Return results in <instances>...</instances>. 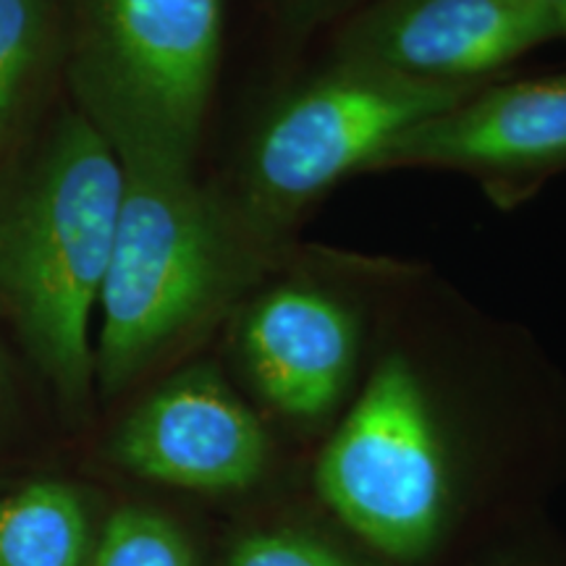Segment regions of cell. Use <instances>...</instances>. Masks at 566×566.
<instances>
[{"label":"cell","mask_w":566,"mask_h":566,"mask_svg":"<svg viewBox=\"0 0 566 566\" xmlns=\"http://www.w3.org/2000/svg\"><path fill=\"white\" fill-rule=\"evenodd\" d=\"M124 171L87 113L66 116L0 202V302L66 405L95 378L90 325L108 275Z\"/></svg>","instance_id":"obj_1"},{"label":"cell","mask_w":566,"mask_h":566,"mask_svg":"<svg viewBox=\"0 0 566 566\" xmlns=\"http://www.w3.org/2000/svg\"><path fill=\"white\" fill-rule=\"evenodd\" d=\"M122 208L101 294L95 378L122 391L237 292L247 258L237 223L200 189L192 163L113 145Z\"/></svg>","instance_id":"obj_2"},{"label":"cell","mask_w":566,"mask_h":566,"mask_svg":"<svg viewBox=\"0 0 566 566\" xmlns=\"http://www.w3.org/2000/svg\"><path fill=\"white\" fill-rule=\"evenodd\" d=\"M475 84H438L344 59L275 113L244 174L247 229L275 237L354 171L373 168L401 134L436 116Z\"/></svg>","instance_id":"obj_3"},{"label":"cell","mask_w":566,"mask_h":566,"mask_svg":"<svg viewBox=\"0 0 566 566\" xmlns=\"http://www.w3.org/2000/svg\"><path fill=\"white\" fill-rule=\"evenodd\" d=\"M223 0H92L84 113L111 145L192 163L221 59Z\"/></svg>","instance_id":"obj_4"},{"label":"cell","mask_w":566,"mask_h":566,"mask_svg":"<svg viewBox=\"0 0 566 566\" xmlns=\"http://www.w3.org/2000/svg\"><path fill=\"white\" fill-rule=\"evenodd\" d=\"M317 491L346 527L396 558L441 530L449 478L420 378L405 357L375 367L317 462Z\"/></svg>","instance_id":"obj_5"},{"label":"cell","mask_w":566,"mask_h":566,"mask_svg":"<svg viewBox=\"0 0 566 566\" xmlns=\"http://www.w3.org/2000/svg\"><path fill=\"white\" fill-rule=\"evenodd\" d=\"M126 470L187 491H242L263 475L268 436L210 367L166 380L126 417L113 441Z\"/></svg>","instance_id":"obj_6"},{"label":"cell","mask_w":566,"mask_h":566,"mask_svg":"<svg viewBox=\"0 0 566 566\" xmlns=\"http://www.w3.org/2000/svg\"><path fill=\"white\" fill-rule=\"evenodd\" d=\"M551 38L556 19L512 0H386L349 34L346 59L438 84H475Z\"/></svg>","instance_id":"obj_7"},{"label":"cell","mask_w":566,"mask_h":566,"mask_svg":"<svg viewBox=\"0 0 566 566\" xmlns=\"http://www.w3.org/2000/svg\"><path fill=\"white\" fill-rule=\"evenodd\" d=\"M566 163V74L495 84L401 134L373 168L527 174Z\"/></svg>","instance_id":"obj_8"},{"label":"cell","mask_w":566,"mask_h":566,"mask_svg":"<svg viewBox=\"0 0 566 566\" xmlns=\"http://www.w3.org/2000/svg\"><path fill=\"white\" fill-rule=\"evenodd\" d=\"M242 352L260 394L275 409L315 420L336 405L352 375V315L317 289H271L244 317Z\"/></svg>","instance_id":"obj_9"},{"label":"cell","mask_w":566,"mask_h":566,"mask_svg":"<svg viewBox=\"0 0 566 566\" xmlns=\"http://www.w3.org/2000/svg\"><path fill=\"white\" fill-rule=\"evenodd\" d=\"M90 516L61 480H34L0 495V566H90Z\"/></svg>","instance_id":"obj_10"},{"label":"cell","mask_w":566,"mask_h":566,"mask_svg":"<svg viewBox=\"0 0 566 566\" xmlns=\"http://www.w3.org/2000/svg\"><path fill=\"white\" fill-rule=\"evenodd\" d=\"M90 566H197L195 551L171 520L142 506L111 516Z\"/></svg>","instance_id":"obj_11"},{"label":"cell","mask_w":566,"mask_h":566,"mask_svg":"<svg viewBox=\"0 0 566 566\" xmlns=\"http://www.w3.org/2000/svg\"><path fill=\"white\" fill-rule=\"evenodd\" d=\"M53 0H0V134L9 129L38 69Z\"/></svg>","instance_id":"obj_12"},{"label":"cell","mask_w":566,"mask_h":566,"mask_svg":"<svg viewBox=\"0 0 566 566\" xmlns=\"http://www.w3.org/2000/svg\"><path fill=\"white\" fill-rule=\"evenodd\" d=\"M226 566H349L334 548L300 533H254L244 537Z\"/></svg>","instance_id":"obj_13"},{"label":"cell","mask_w":566,"mask_h":566,"mask_svg":"<svg viewBox=\"0 0 566 566\" xmlns=\"http://www.w3.org/2000/svg\"><path fill=\"white\" fill-rule=\"evenodd\" d=\"M512 3L522 6V9H533L541 13H548V17L556 19V13L562 6H566V0H512Z\"/></svg>","instance_id":"obj_14"},{"label":"cell","mask_w":566,"mask_h":566,"mask_svg":"<svg viewBox=\"0 0 566 566\" xmlns=\"http://www.w3.org/2000/svg\"><path fill=\"white\" fill-rule=\"evenodd\" d=\"M556 30H558V34H564L566 38V6H562L556 13Z\"/></svg>","instance_id":"obj_15"}]
</instances>
